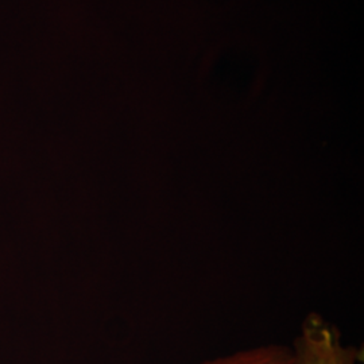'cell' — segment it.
Returning <instances> with one entry per match:
<instances>
[{
	"mask_svg": "<svg viewBox=\"0 0 364 364\" xmlns=\"http://www.w3.org/2000/svg\"><path fill=\"white\" fill-rule=\"evenodd\" d=\"M198 364H293L290 346L266 344L207 359Z\"/></svg>",
	"mask_w": 364,
	"mask_h": 364,
	"instance_id": "7a4b0ae2",
	"label": "cell"
},
{
	"mask_svg": "<svg viewBox=\"0 0 364 364\" xmlns=\"http://www.w3.org/2000/svg\"><path fill=\"white\" fill-rule=\"evenodd\" d=\"M293 364H359L362 351L344 343L338 326L318 313L305 317L291 344Z\"/></svg>",
	"mask_w": 364,
	"mask_h": 364,
	"instance_id": "6da1fadb",
	"label": "cell"
}]
</instances>
